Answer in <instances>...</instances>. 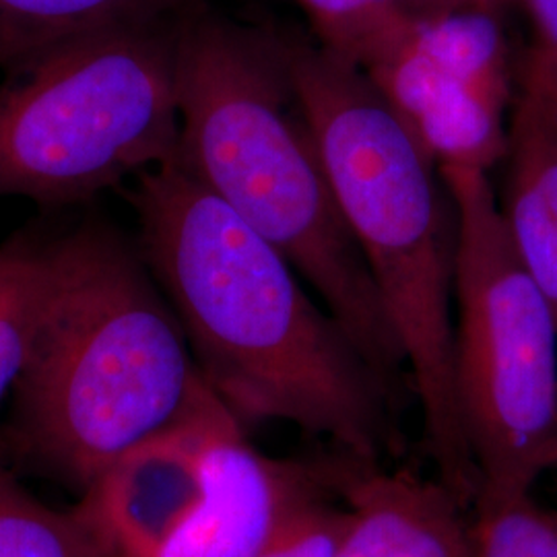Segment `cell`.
Masks as SVG:
<instances>
[{
  "label": "cell",
  "mask_w": 557,
  "mask_h": 557,
  "mask_svg": "<svg viewBox=\"0 0 557 557\" xmlns=\"http://www.w3.org/2000/svg\"><path fill=\"white\" fill-rule=\"evenodd\" d=\"M176 85L180 165L271 242L395 379L403 347L338 207L289 40L190 11L178 23Z\"/></svg>",
  "instance_id": "obj_2"
},
{
  "label": "cell",
  "mask_w": 557,
  "mask_h": 557,
  "mask_svg": "<svg viewBox=\"0 0 557 557\" xmlns=\"http://www.w3.org/2000/svg\"><path fill=\"white\" fill-rule=\"evenodd\" d=\"M232 411L202 382L172 425L114 460L81 499L83 517L112 557H156L197 510L207 450Z\"/></svg>",
  "instance_id": "obj_8"
},
{
  "label": "cell",
  "mask_w": 557,
  "mask_h": 557,
  "mask_svg": "<svg viewBox=\"0 0 557 557\" xmlns=\"http://www.w3.org/2000/svg\"><path fill=\"white\" fill-rule=\"evenodd\" d=\"M471 557H473V554H471Z\"/></svg>",
  "instance_id": "obj_21"
},
{
  "label": "cell",
  "mask_w": 557,
  "mask_h": 557,
  "mask_svg": "<svg viewBox=\"0 0 557 557\" xmlns=\"http://www.w3.org/2000/svg\"><path fill=\"white\" fill-rule=\"evenodd\" d=\"M347 510H337L317 496L299 510L289 557H335L347 527Z\"/></svg>",
  "instance_id": "obj_17"
},
{
  "label": "cell",
  "mask_w": 557,
  "mask_h": 557,
  "mask_svg": "<svg viewBox=\"0 0 557 557\" xmlns=\"http://www.w3.org/2000/svg\"><path fill=\"white\" fill-rule=\"evenodd\" d=\"M21 428L83 492L188 409L202 386L178 319L124 239L87 225L34 250Z\"/></svg>",
  "instance_id": "obj_4"
},
{
  "label": "cell",
  "mask_w": 557,
  "mask_h": 557,
  "mask_svg": "<svg viewBox=\"0 0 557 557\" xmlns=\"http://www.w3.org/2000/svg\"><path fill=\"white\" fill-rule=\"evenodd\" d=\"M312 492L306 471L260 455L230 413L209 444L197 510L156 557H255L281 518Z\"/></svg>",
  "instance_id": "obj_9"
},
{
  "label": "cell",
  "mask_w": 557,
  "mask_h": 557,
  "mask_svg": "<svg viewBox=\"0 0 557 557\" xmlns=\"http://www.w3.org/2000/svg\"><path fill=\"white\" fill-rule=\"evenodd\" d=\"M504 165L502 218L557 322V124L537 91L522 83L510 112Z\"/></svg>",
  "instance_id": "obj_11"
},
{
  "label": "cell",
  "mask_w": 557,
  "mask_h": 557,
  "mask_svg": "<svg viewBox=\"0 0 557 557\" xmlns=\"http://www.w3.org/2000/svg\"><path fill=\"white\" fill-rule=\"evenodd\" d=\"M140 257L202 380L244 423L285 421L361 465L391 448V382L277 248L178 160L137 176Z\"/></svg>",
  "instance_id": "obj_1"
},
{
  "label": "cell",
  "mask_w": 557,
  "mask_h": 557,
  "mask_svg": "<svg viewBox=\"0 0 557 557\" xmlns=\"http://www.w3.org/2000/svg\"><path fill=\"white\" fill-rule=\"evenodd\" d=\"M473 557H557V512L529 496L478 498Z\"/></svg>",
  "instance_id": "obj_15"
},
{
  "label": "cell",
  "mask_w": 557,
  "mask_h": 557,
  "mask_svg": "<svg viewBox=\"0 0 557 557\" xmlns=\"http://www.w3.org/2000/svg\"><path fill=\"white\" fill-rule=\"evenodd\" d=\"M0 557H112L79 508L54 510L0 471Z\"/></svg>",
  "instance_id": "obj_13"
},
{
  "label": "cell",
  "mask_w": 557,
  "mask_h": 557,
  "mask_svg": "<svg viewBox=\"0 0 557 557\" xmlns=\"http://www.w3.org/2000/svg\"><path fill=\"white\" fill-rule=\"evenodd\" d=\"M197 0H0V69L103 29L180 20Z\"/></svg>",
  "instance_id": "obj_12"
},
{
  "label": "cell",
  "mask_w": 557,
  "mask_h": 557,
  "mask_svg": "<svg viewBox=\"0 0 557 557\" xmlns=\"http://www.w3.org/2000/svg\"><path fill=\"white\" fill-rule=\"evenodd\" d=\"M518 79L522 85L535 89L541 100L545 101L552 119L556 120L557 124V81L549 79V77H543V75H535V73H529V71H518Z\"/></svg>",
  "instance_id": "obj_20"
},
{
  "label": "cell",
  "mask_w": 557,
  "mask_h": 557,
  "mask_svg": "<svg viewBox=\"0 0 557 557\" xmlns=\"http://www.w3.org/2000/svg\"><path fill=\"white\" fill-rule=\"evenodd\" d=\"M533 41L520 69L557 81V0H522Z\"/></svg>",
  "instance_id": "obj_18"
},
{
  "label": "cell",
  "mask_w": 557,
  "mask_h": 557,
  "mask_svg": "<svg viewBox=\"0 0 557 557\" xmlns=\"http://www.w3.org/2000/svg\"><path fill=\"white\" fill-rule=\"evenodd\" d=\"M317 496V492L308 494L306 498L299 499L298 504L281 518L277 529L273 531V535L264 541V545L260 547L259 554L255 557H289V549H292V541H294V533H296V524H298L299 510L308 499Z\"/></svg>",
  "instance_id": "obj_19"
},
{
  "label": "cell",
  "mask_w": 557,
  "mask_h": 557,
  "mask_svg": "<svg viewBox=\"0 0 557 557\" xmlns=\"http://www.w3.org/2000/svg\"><path fill=\"white\" fill-rule=\"evenodd\" d=\"M36 294L34 250H0V403L15 388Z\"/></svg>",
  "instance_id": "obj_16"
},
{
  "label": "cell",
  "mask_w": 557,
  "mask_h": 557,
  "mask_svg": "<svg viewBox=\"0 0 557 557\" xmlns=\"http://www.w3.org/2000/svg\"><path fill=\"white\" fill-rule=\"evenodd\" d=\"M180 20L103 29L11 71L0 197L71 205L176 160Z\"/></svg>",
  "instance_id": "obj_5"
},
{
  "label": "cell",
  "mask_w": 557,
  "mask_h": 557,
  "mask_svg": "<svg viewBox=\"0 0 557 557\" xmlns=\"http://www.w3.org/2000/svg\"><path fill=\"white\" fill-rule=\"evenodd\" d=\"M319 44L368 71L409 25L400 0H298Z\"/></svg>",
  "instance_id": "obj_14"
},
{
  "label": "cell",
  "mask_w": 557,
  "mask_h": 557,
  "mask_svg": "<svg viewBox=\"0 0 557 557\" xmlns=\"http://www.w3.org/2000/svg\"><path fill=\"white\" fill-rule=\"evenodd\" d=\"M347 527L335 557H471L465 508L436 479L359 465L343 485Z\"/></svg>",
  "instance_id": "obj_10"
},
{
  "label": "cell",
  "mask_w": 557,
  "mask_h": 557,
  "mask_svg": "<svg viewBox=\"0 0 557 557\" xmlns=\"http://www.w3.org/2000/svg\"><path fill=\"white\" fill-rule=\"evenodd\" d=\"M299 98L338 207L403 347L438 479L467 508L479 473L455 384L457 205L372 79L320 44L289 41Z\"/></svg>",
  "instance_id": "obj_3"
},
{
  "label": "cell",
  "mask_w": 557,
  "mask_h": 557,
  "mask_svg": "<svg viewBox=\"0 0 557 557\" xmlns=\"http://www.w3.org/2000/svg\"><path fill=\"white\" fill-rule=\"evenodd\" d=\"M363 73L440 170L504 161L517 100L498 11L411 17Z\"/></svg>",
  "instance_id": "obj_7"
},
{
  "label": "cell",
  "mask_w": 557,
  "mask_h": 557,
  "mask_svg": "<svg viewBox=\"0 0 557 557\" xmlns=\"http://www.w3.org/2000/svg\"><path fill=\"white\" fill-rule=\"evenodd\" d=\"M442 174L457 205L455 384L478 498L529 496L557 467L556 317L518 259L490 172Z\"/></svg>",
  "instance_id": "obj_6"
}]
</instances>
